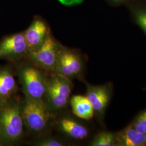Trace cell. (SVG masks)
<instances>
[{
	"mask_svg": "<svg viewBox=\"0 0 146 146\" xmlns=\"http://www.w3.org/2000/svg\"><path fill=\"white\" fill-rule=\"evenodd\" d=\"M21 101L16 95L0 106V146L26 143L28 137L21 113Z\"/></svg>",
	"mask_w": 146,
	"mask_h": 146,
	"instance_id": "1",
	"label": "cell"
},
{
	"mask_svg": "<svg viewBox=\"0 0 146 146\" xmlns=\"http://www.w3.org/2000/svg\"><path fill=\"white\" fill-rule=\"evenodd\" d=\"M21 113L27 135L29 139L52 133L54 116L47 109L43 100L23 97Z\"/></svg>",
	"mask_w": 146,
	"mask_h": 146,
	"instance_id": "2",
	"label": "cell"
},
{
	"mask_svg": "<svg viewBox=\"0 0 146 146\" xmlns=\"http://www.w3.org/2000/svg\"><path fill=\"white\" fill-rule=\"evenodd\" d=\"M13 64L24 97L43 100L50 74L26 60Z\"/></svg>",
	"mask_w": 146,
	"mask_h": 146,
	"instance_id": "3",
	"label": "cell"
},
{
	"mask_svg": "<svg viewBox=\"0 0 146 146\" xmlns=\"http://www.w3.org/2000/svg\"><path fill=\"white\" fill-rule=\"evenodd\" d=\"M73 89L72 80L56 73L49 74L43 102L54 116L68 110Z\"/></svg>",
	"mask_w": 146,
	"mask_h": 146,
	"instance_id": "4",
	"label": "cell"
},
{
	"mask_svg": "<svg viewBox=\"0 0 146 146\" xmlns=\"http://www.w3.org/2000/svg\"><path fill=\"white\" fill-rule=\"evenodd\" d=\"M61 46L50 31L40 47L28 52L25 60L47 73H54Z\"/></svg>",
	"mask_w": 146,
	"mask_h": 146,
	"instance_id": "5",
	"label": "cell"
},
{
	"mask_svg": "<svg viewBox=\"0 0 146 146\" xmlns=\"http://www.w3.org/2000/svg\"><path fill=\"white\" fill-rule=\"evenodd\" d=\"M69 110L55 115L52 123V131L62 136L73 144L84 141L89 136L88 128Z\"/></svg>",
	"mask_w": 146,
	"mask_h": 146,
	"instance_id": "6",
	"label": "cell"
},
{
	"mask_svg": "<svg viewBox=\"0 0 146 146\" xmlns=\"http://www.w3.org/2000/svg\"><path fill=\"white\" fill-rule=\"evenodd\" d=\"M84 62L83 55L78 50L62 44L54 73L72 81L75 79H82Z\"/></svg>",
	"mask_w": 146,
	"mask_h": 146,
	"instance_id": "7",
	"label": "cell"
},
{
	"mask_svg": "<svg viewBox=\"0 0 146 146\" xmlns=\"http://www.w3.org/2000/svg\"><path fill=\"white\" fill-rule=\"evenodd\" d=\"M28 51L23 31L4 37L0 41V60L17 62L25 60Z\"/></svg>",
	"mask_w": 146,
	"mask_h": 146,
	"instance_id": "8",
	"label": "cell"
},
{
	"mask_svg": "<svg viewBox=\"0 0 146 146\" xmlns=\"http://www.w3.org/2000/svg\"><path fill=\"white\" fill-rule=\"evenodd\" d=\"M86 84V96L93 108L94 114L98 117H102L110 102L111 87L109 84L94 86Z\"/></svg>",
	"mask_w": 146,
	"mask_h": 146,
	"instance_id": "9",
	"label": "cell"
},
{
	"mask_svg": "<svg viewBox=\"0 0 146 146\" xmlns=\"http://www.w3.org/2000/svg\"><path fill=\"white\" fill-rule=\"evenodd\" d=\"M13 63L0 66V106L17 95L19 87Z\"/></svg>",
	"mask_w": 146,
	"mask_h": 146,
	"instance_id": "10",
	"label": "cell"
},
{
	"mask_svg": "<svg viewBox=\"0 0 146 146\" xmlns=\"http://www.w3.org/2000/svg\"><path fill=\"white\" fill-rule=\"evenodd\" d=\"M50 30L47 23L40 17L34 18L31 25L23 31L28 51L40 47L45 41Z\"/></svg>",
	"mask_w": 146,
	"mask_h": 146,
	"instance_id": "11",
	"label": "cell"
},
{
	"mask_svg": "<svg viewBox=\"0 0 146 146\" xmlns=\"http://www.w3.org/2000/svg\"><path fill=\"white\" fill-rule=\"evenodd\" d=\"M69 107L73 114L81 120H91L95 115L93 108L86 96L72 95L70 99Z\"/></svg>",
	"mask_w": 146,
	"mask_h": 146,
	"instance_id": "12",
	"label": "cell"
},
{
	"mask_svg": "<svg viewBox=\"0 0 146 146\" xmlns=\"http://www.w3.org/2000/svg\"><path fill=\"white\" fill-rule=\"evenodd\" d=\"M115 144L120 146H146V134L129 126L115 135Z\"/></svg>",
	"mask_w": 146,
	"mask_h": 146,
	"instance_id": "13",
	"label": "cell"
},
{
	"mask_svg": "<svg viewBox=\"0 0 146 146\" xmlns=\"http://www.w3.org/2000/svg\"><path fill=\"white\" fill-rule=\"evenodd\" d=\"M27 144L33 146H70L73 143L59 134L53 133L29 139Z\"/></svg>",
	"mask_w": 146,
	"mask_h": 146,
	"instance_id": "14",
	"label": "cell"
},
{
	"mask_svg": "<svg viewBox=\"0 0 146 146\" xmlns=\"http://www.w3.org/2000/svg\"><path fill=\"white\" fill-rule=\"evenodd\" d=\"M131 9L134 21L146 35V5H135Z\"/></svg>",
	"mask_w": 146,
	"mask_h": 146,
	"instance_id": "15",
	"label": "cell"
},
{
	"mask_svg": "<svg viewBox=\"0 0 146 146\" xmlns=\"http://www.w3.org/2000/svg\"><path fill=\"white\" fill-rule=\"evenodd\" d=\"M115 135L112 133L102 131L95 136L89 143L91 146H111L115 145Z\"/></svg>",
	"mask_w": 146,
	"mask_h": 146,
	"instance_id": "16",
	"label": "cell"
},
{
	"mask_svg": "<svg viewBox=\"0 0 146 146\" xmlns=\"http://www.w3.org/2000/svg\"><path fill=\"white\" fill-rule=\"evenodd\" d=\"M133 127L137 131L146 134V110L138 116Z\"/></svg>",
	"mask_w": 146,
	"mask_h": 146,
	"instance_id": "17",
	"label": "cell"
},
{
	"mask_svg": "<svg viewBox=\"0 0 146 146\" xmlns=\"http://www.w3.org/2000/svg\"><path fill=\"white\" fill-rule=\"evenodd\" d=\"M64 5L72 6L81 3L84 0H58Z\"/></svg>",
	"mask_w": 146,
	"mask_h": 146,
	"instance_id": "18",
	"label": "cell"
},
{
	"mask_svg": "<svg viewBox=\"0 0 146 146\" xmlns=\"http://www.w3.org/2000/svg\"><path fill=\"white\" fill-rule=\"evenodd\" d=\"M110 4L115 6H118L122 5H124L128 3L131 0H107Z\"/></svg>",
	"mask_w": 146,
	"mask_h": 146,
	"instance_id": "19",
	"label": "cell"
}]
</instances>
